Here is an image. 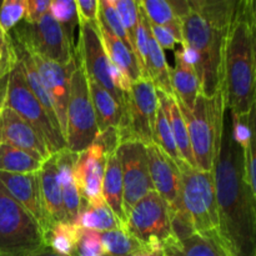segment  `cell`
Wrapping results in <instances>:
<instances>
[{
    "label": "cell",
    "mask_w": 256,
    "mask_h": 256,
    "mask_svg": "<svg viewBox=\"0 0 256 256\" xmlns=\"http://www.w3.org/2000/svg\"><path fill=\"white\" fill-rule=\"evenodd\" d=\"M26 14V0H4L0 5V25L9 32Z\"/></svg>",
    "instance_id": "obj_35"
},
{
    "label": "cell",
    "mask_w": 256,
    "mask_h": 256,
    "mask_svg": "<svg viewBox=\"0 0 256 256\" xmlns=\"http://www.w3.org/2000/svg\"><path fill=\"white\" fill-rule=\"evenodd\" d=\"M102 255L100 232L82 229L79 242V256Z\"/></svg>",
    "instance_id": "obj_37"
},
{
    "label": "cell",
    "mask_w": 256,
    "mask_h": 256,
    "mask_svg": "<svg viewBox=\"0 0 256 256\" xmlns=\"http://www.w3.org/2000/svg\"><path fill=\"white\" fill-rule=\"evenodd\" d=\"M38 172H32V174L0 172V185L20 206L24 208L32 215V219L42 229L45 239V234L49 232L50 224L42 206Z\"/></svg>",
    "instance_id": "obj_16"
},
{
    "label": "cell",
    "mask_w": 256,
    "mask_h": 256,
    "mask_svg": "<svg viewBox=\"0 0 256 256\" xmlns=\"http://www.w3.org/2000/svg\"><path fill=\"white\" fill-rule=\"evenodd\" d=\"M102 195L124 229L126 222V215L124 212V188H122V168L115 152L108 155L106 158V165L102 176Z\"/></svg>",
    "instance_id": "obj_23"
},
{
    "label": "cell",
    "mask_w": 256,
    "mask_h": 256,
    "mask_svg": "<svg viewBox=\"0 0 256 256\" xmlns=\"http://www.w3.org/2000/svg\"><path fill=\"white\" fill-rule=\"evenodd\" d=\"M52 156L56 165L58 182L62 189L65 219L69 224H76L80 204H82V198L74 182V168L76 164L78 154L72 152L65 148Z\"/></svg>",
    "instance_id": "obj_18"
},
{
    "label": "cell",
    "mask_w": 256,
    "mask_h": 256,
    "mask_svg": "<svg viewBox=\"0 0 256 256\" xmlns=\"http://www.w3.org/2000/svg\"><path fill=\"white\" fill-rule=\"evenodd\" d=\"M150 32H152L155 42H156L158 45H159V46L162 49V52H164V50H174L175 49V45L178 44V42H176V39H175L174 35H172V32H170L168 28L150 24Z\"/></svg>",
    "instance_id": "obj_40"
},
{
    "label": "cell",
    "mask_w": 256,
    "mask_h": 256,
    "mask_svg": "<svg viewBox=\"0 0 256 256\" xmlns=\"http://www.w3.org/2000/svg\"><path fill=\"white\" fill-rule=\"evenodd\" d=\"M50 9V0H26V14L22 22L35 24Z\"/></svg>",
    "instance_id": "obj_39"
},
{
    "label": "cell",
    "mask_w": 256,
    "mask_h": 256,
    "mask_svg": "<svg viewBox=\"0 0 256 256\" xmlns=\"http://www.w3.org/2000/svg\"><path fill=\"white\" fill-rule=\"evenodd\" d=\"M162 256H229L219 232L202 235L198 232L184 238L172 235L162 245Z\"/></svg>",
    "instance_id": "obj_19"
},
{
    "label": "cell",
    "mask_w": 256,
    "mask_h": 256,
    "mask_svg": "<svg viewBox=\"0 0 256 256\" xmlns=\"http://www.w3.org/2000/svg\"><path fill=\"white\" fill-rule=\"evenodd\" d=\"M156 95L160 108L164 110L165 115H166L168 120H169L170 128H172V135H174L175 144H176V148L179 150L180 155H182V160L189 166L196 169V164H195L194 156H192L186 124H185V120L182 118V112H180L179 105H178L176 100H175V96L174 95L165 94V92H160L158 89Z\"/></svg>",
    "instance_id": "obj_24"
},
{
    "label": "cell",
    "mask_w": 256,
    "mask_h": 256,
    "mask_svg": "<svg viewBox=\"0 0 256 256\" xmlns=\"http://www.w3.org/2000/svg\"><path fill=\"white\" fill-rule=\"evenodd\" d=\"M75 5H76L79 22L98 26L99 0H76Z\"/></svg>",
    "instance_id": "obj_38"
},
{
    "label": "cell",
    "mask_w": 256,
    "mask_h": 256,
    "mask_svg": "<svg viewBox=\"0 0 256 256\" xmlns=\"http://www.w3.org/2000/svg\"><path fill=\"white\" fill-rule=\"evenodd\" d=\"M78 56V55H76ZM98 126L90 98L85 70L78 58V65L70 78V92L66 109V149L79 154L96 140Z\"/></svg>",
    "instance_id": "obj_8"
},
{
    "label": "cell",
    "mask_w": 256,
    "mask_h": 256,
    "mask_svg": "<svg viewBox=\"0 0 256 256\" xmlns=\"http://www.w3.org/2000/svg\"><path fill=\"white\" fill-rule=\"evenodd\" d=\"M158 108L159 100L152 80L140 79L132 82L126 96V108L116 129L119 145L128 142L152 144Z\"/></svg>",
    "instance_id": "obj_9"
},
{
    "label": "cell",
    "mask_w": 256,
    "mask_h": 256,
    "mask_svg": "<svg viewBox=\"0 0 256 256\" xmlns=\"http://www.w3.org/2000/svg\"><path fill=\"white\" fill-rule=\"evenodd\" d=\"M98 20L105 25L108 30L115 36L119 38L122 42H124L130 49L132 50V42H130L129 36H128L126 32L124 29L122 20H120L119 14H118L116 9L114 6L112 0H99V14H98ZM134 52V50H132ZM135 54V52H134Z\"/></svg>",
    "instance_id": "obj_33"
},
{
    "label": "cell",
    "mask_w": 256,
    "mask_h": 256,
    "mask_svg": "<svg viewBox=\"0 0 256 256\" xmlns=\"http://www.w3.org/2000/svg\"><path fill=\"white\" fill-rule=\"evenodd\" d=\"M100 240L102 255L138 256L148 254L145 248L122 229L100 232Z\"/></svg>",
    "instance_id": "obj_30"
},
{
    "label": "cell",
    "mask_w": 256,
    "mask_h": 256,
    "mask_svg": "<svg viewBox=\"0 0 256 256\" xmlns=\"http://www.w3.org/2000/svg\"><path fill=\"white\" fill-rule=\"evenodd\" d=\"M170 84L174 96L185 108L192 109L200 94V84L194 66L182 49L175 52V65L170 68Z\"/></svg>",
    "instance_id": "obj_20"
},
{
    "label": "cell",
    "mask_w": 256,
    "mask_h": 256,
    "mask_svg": "<svg viewBox=\"0 0 256 256\" xmlns=\"http://www.w3.org/2000/svg\"><path fill=\"white\" fill-rule=\"evenodd\" d=\"M188 128L192 156L196 169L212 172L222 135V116L225 112L224 89H220L212 98L198 95L192 109L185 108L175 98Z\"/></svg>",
    "instance_id": "obj_4"
},
{
    "label": "cell",
    "mask_w": 256,
    "mask_h": 256,
    "mask_svg": "<svg viewBox=\"0 0 256 256\" xmlns=\"http://www.w3.org/2000/svg\"><path fill=\"white\" fill-rule=\"evenodd\" d=\"M44 162L19 148L0 142V172L9 174H32L42 169Z\"/></svg>",
    "instance_id": "obj_29"
},
{
    "label": "cell",
    "mask_w": 256,
    "mask_h": 256,
    "mask_svg": "<svg viewBox=\"0 0 256 256\" xmlns=\"http://www.w3.org/2000/svg\"><path fill=\"white\" fill-rule=\"evenodd\" d=\"M18 64L16 52L12 36L0 25V82L12 72Z\"/></svg>",
    "instance_id": "obj_36"
},
{
    "label": "cell",
    "mask_w": 256,
    "mask_h": 256,
    "mask_svg": "<svg viewBox=\"0 0 256 256\" xmlns=\"http://www.w3.org/2000/svg\"><path fill=\"white\" fill-rule=\"evenodd\" d=\"M152 254H154V256H162V249H160V250H155V252H152Z\"/></svg>",
    "instance_id": "obj_41"
},
{
    "label": "cell",
    "mask_w": 256,
    "mask_h": 256,
    "mask_svg": "<svg viewBox=\"0 0 256 256\" xmlns=\"http://www.w3.org/2000/svg\"><path fill=\"white\" fill-rule=\"evenodd\" d=\"M4 92L0 96V102L16 112L28 122L46 142L48 150L52 155L66 148L62 132L52 125L48 118L44 108L40 105L24 79L19 64L8 75Z\"/></svg>",
    "instance_id": "obj_5"
},
{
    "label": "cell",
    "mask_w": 256,
    "mask_h": 256,
    "mask_svg": "<svg viewBox=\"0 0 256 256\" xmlns=\"http://www.w3.org/2000/svg\"><path fill=\"white\" fill-rule=\"evenodd\" d=\"M152 142L156 144L162 150H164L172 160L178 164V166L186 164L182 160V155H180L179 150H178L176 144H175L174 135H172V128H170L169 120H168L166 115H165L164 110L158 108L156 112V120H155V129L152 132Z\"/></svg>",
    "instance_id": "obj_31"
},
{
    "label": "cell",
    "mask_w": 256,
    "mask_h": 256,
    "mask_svg": "<svg viewBox=\"0 0 256 256\" xmlns=\"http://www.w3.org/2000/svg\"><path fill=\"white\" fill-rule=\"evenodd\" d=\"M182 19V50L194 66L200 94L212 98L222 88L226 35L236 0H189Z\"/></svg>",
    "instance_id": "obj_2"
},
{
    "label": "cell",
    "mask_w": 256,
    "mask_h": 256,
    "mask_svg": "<svg viewBox=\"0 0 256 256\" xmlns=\"http://www.w3.org/2000/svg\"><path fill=\"white\" fill-rule=\"evenodd\" d=\"M30 56H32V62H34L35 66H36L38 72H39L40 78H42L45 89H46L50 98H52V104H54L55 108V112H56L58 122H59L60 130H62V134L65 139V132H66V109L70 92V78H72V72H74L78 65L76 52H75L74 60L66 65L56 64V62L42 59V58L34 54H30Z\"/></svg>",
    "instance_id": "obj_14"
},
{
    "label": "cell",
    "mask_w": 256,
    "mask_h": 256,
    "mask_svg": "<svg viewBox=\"0 0 256 256\" xmlns=\"http://www.w3.org/2000/svg\"><path fill=\"white\" fill-rule=\"evenodd\" d=\"M138 4L145 12L150 24L168 28L175 36L178 44H184L182 20L174 14L168 0H139Z\"/></svg>",
    "instance_id": "obj_28"
},
{
    "label": "cell",
    "mask_w": 256,
    "mask_h": 256,
    "mask_svg": "<svg viewBox=\"0 0 256 256\" xmlns=\"http://www.w3.org/2000/svg\"><path fill=\"white\" fill-rule=\"evenodd\" d=\"M255 2L239 0L226 35L222 80L225 104L234 115L255 108Z\"/></svg>",
    "instance_id": "obj_3"
},
{
    "label": "cell",
    "mask_w": 256,
    "mask_h": 256,
    "mask_svg": "<svg viewBox=\"0 0 256 256\" xmlns=\"http://www.w3.org/2000/svg\"><path fill=\"white\" fill-rule=\"evenodd\" d=\"M44 246L38 222L0 185V256H28Z\"/></svg>",
    "instance_id": "obj_6"
},
{
    "label": "cell",
    "mask_w": 256,
    "mask_h": 256,
    "mask_svg": "<svg viewBox=\"0 0 256 256\" xmlns=\"http://www.w3.org/2000/svg\"><path fill=\"white\" fill-rule=\"evenodd\" d=\"M182 184V204L195 232H219V212L212 172H200L188 164L179 166Z\"/></svg>",
    "instance_id": "obj_7"
},
{
    "label": "cell",
    "mask_w": 256,
    "mask_h": 256,
    "mask_svg": "<svg viewBox=\"0 0 256 256\" xmlns=\"http://www.w3.org/2000/svg\"><path fill=\"white\" fill-rule=\"evenodd\" d=\"M102 256H106V255H102Z\"/></svg>",
    "instance_id": "obj_43"
},
{
    "label": "cell",
    "mask_w": 256,
    "mask_h": 256,
    "mask_svg": "<svg viewBox=\"0 0 256 256\" xmlns=\"http://www.w3.org/2000/svg\"><path fill=\"white\" fill-rule=\"evenodd\" d=\"M106 158L104 148L96 142L78 154L74 168V182L80 198L84 202L102 196V185Z\"/></svg>",
    "instance_id": "obj_17"
},
{
    "label": "cell",
    "mask_w": 256,
    "mask_h": 256,
    "mask_svg": "<svg viewBox=\"0 0 256 256\" xmlns=\"http://www.w3.org/2000/svg\"><path fill=\"white\" fill-rule=\"evenodd\" d=\"M12 32V42L22 45L30 54L60 65H66L74 60L75 48L50 12H46L35 24L19 22Z\"/></svg>",
    "instance_id": "obj_10"
},
{
    "label": "cell",
    "mask_w": 256,
    "mask_h": 256,
    "mask_svg": "<svg viewBox=\"0 0 256 256\" xmlns=\"http://www.w3.org/2000/svg\"><path fill=\"white\" fill-rule=\"evenodd\" d=\"M89 84L90 98H92V108H94L95 120H96L98 132H106L110 128L119 126L122 118V110L114 98L99 84L88 79Z\"/></svg>",
    "instance_id": "obj_26"
},
{
    "label": "cell",
    "mask_w": 256,
    "mask_h": 256,
    "mask_svg": "<svg viewBox=\"0 0 256 256\" xmlns=\"http://www.w3.org/2000/svg\"><path fill=\"white\" fill-rule=\"evenodd\" d=\"M49 12L64 30L70 44H74V29L79 25L76 5L74 0H52L50 2Z\"/></svg>",
    "instance_id": "obj_32"
},
{
    "label": "cell",
    "mask_w": 256,
    "mask_h": 256,
    "mask_svg": "<svg viewBox=\"0 0 256 256\" xmlns=\"http://www.w3.org/2000/svg\"><path fill=\"white\" fill-rule=\"evenodd\" d=\"M122 230L136 239L148 254L160 250L162 242L174 235L166 202L155 190L149 192L128 212Z\"/></svg>",
    "instance_id": "obj_11"
},
{
    "label": "cell",
    "mask_w": 256,
    "mask_h": 256,
    "mask_svg": "<svg viewBox=\"0 0 256 256\" xmlns=\"http://www.w3.org/2000/svg\"><path fill=\"white\" fill-rule=\"evenodd\" d=\"M92 256H102V255H92Z\"/></svg>",
    "instance_id": "obj_42"
},
{
    "label": "cell",
    "mask_w": 256,
    "mask_h": 256,
    "mask_svg": "<svg viewBox=\"0 0 256 256\" xmlns=\"http://www.w3.org/2000/svg\"><path fill=\"white\" fill-rule=\"evenodd\" d=\"M98 29H99L102 45H104V49L110 62L124 74V76L130 82L144 79L139 62H138L136 55L130 49V46H128L119 38L112 34L99 20H98Z\"/></svg>",
    "instance_id": "obj_22"
},
{
    "label": "cell",
    "mask_w": 256,
    "mask_h": 256,
    "mask_svg": "<svg viewBox=\"0 0 256 256\" xmlns=\"http://www.w3.org/2000/svg\"><path fill=\"white\" fill-rule=\"evenodd\" d=\"M112 2H114L115 9L119 14L120 20L124 25V29L129 36L132 50L135 52V39H136V32L140 19L138 2H134V0H112Z\"/></svg>",
    "instance_id": "obj_34"
},
{
    "label": "cell",
    "mask_w": 256,
    "mask_h": 256,
    "mask_svg": "<svg viewBox=\"0 0 256 256\" xmlns=\"http://www.w3.org/2000/svg\"><path fill=\"white\" fill-rule=\"evenodd\" d=\"M0 142L19 148L40 162L52 156L45 140L2 102H0Z\"/></svg>",
    "instance_id": "obj_15"
},
{
    "label": "cell",
    "mask_w": 256,
    "mask_h": 256,
    "mask_svg": "<svg viewBox=\"0 0 256 256\" xmlns=\"http://www.w3.org/2000/svg\"><path fill=\"white\" fill-rule=\"evenodd\" d=\"M76 225H79L82 229L94 230L96 232L122 229L102 196L88 202L82 200Z\"/></svg>",
    "instance_id": "obj_25"
},
{
    "label": "cell",
    "mask_w": 256,
    "mask_h": 256,
    "mask_svg": "<svg viewBox=\"0 0 256 256\" xmlns=\"http://www.w3.org/2000/svg\"><path fill=\"white\" fill-rule=\"evenodd\" d=\"M82 229L76 224L55 222L45 234V245L64 256H79Z\"/></svg>",
    "instance_id": "obj_27"
},
{
    "label": "cell",
    "mask_w": 256,
    "mask_h": 256,
    "mask_svg": "<svg viewBox=\"0 0 256 256\" xmlns=\"http://www.w3.org/2000/svg\"><path fill=\"white\" fill-rule=\"evenodd\" d=\"M122 168L125 215L149 192H154L148 164L146 145L138 142H122L115 150Z\"/></svg>",
    "instance_id": "obj_13"
},
{
    "label": "cell",
    "mask_w": 256,
    "mask_h": 256,
    "mask_svg": "<svg viewBox=\"0 0 256 256\" xmlns=\"http://www.w3.org/2000/svg\"><path fill=\"white\" fill-rule=\"evenodd\" d=\"M38 174H39L42 206H44L50 228L55 222H66L64 208H62V189H60L59 182H58L56 165H55L52 155L49 159L45 160Z\"/></svg>",
    "instance_id": "obj_21"
},
{
    "label": "cell",
    "mask_w": 256,
    "mask_h": 256,
    "mask_svg": "<svg viewBox=\"0 0 256 256\" xmlns=\"http://www.w3.org/2000/svg\"><path fill=\"white\" fill-rule=\"evenodd\" d=\"M212 172L219 212V235L228 255L255 256L256 192L245 178L244 149L232 136V114L226 106Z\"/></svg>",
    "instance_id": "obj_1"
},
{
    "label": "cell",
    "mask_w": 256,
    "mask_h": 256,
    "mask_svg": "<svg viewBox=\"0 0 256 256\" xmlns=\"http://www.w3.org/2000/svg\"><path fill=\"white\" fill-rule=\"evenodd\" d=\"M75 52L84 68L88 79L106 90L124 112L128 95L120 92L112 80V62L105 52L98 26L79 22V40L75 45Z\"/></svg>",
    "instance_id": "obj_12"
}]
</instances>
